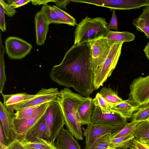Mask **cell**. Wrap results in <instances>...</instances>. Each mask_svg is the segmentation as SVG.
Segmentation results:
<instances>
[{"mask_svg":"<svg viewBox=\"0 0 149 149\" xmlns=\"http://www.w3.org/2000/svg\"><path fill=\"white\" fill-rule=\"evenodd\" d=\"M49 76L59 85L72 87L83 97H89L95 89L88 42L72 46L61 63L52 67Z\"/></svg>","mask_w":149,"mask_h":149,"instance_id":"cell-1","label":"cell"},{"mask_svg":"<svg viewBox=\"0 0 149 149\" xmlns=\"http://www.w3.org/2000/svg\"><path fill=\"white\" fill-rule=\"evenodd\" d=\"M60 92L58 102L63 112L65 125L76 139L83 140L82 126L77 113L86 97L74 93L67 88L61 89Z\"/></svg>","mask_w":149,"mask_h":149,"instance_id":"cell-2","label":"cell"},{"mask_svg":"<svg viewBox=\"0 0 149 149\" xmlns=\"http://www.w3.org/2000/svg\"><path fill=\"white\" fill-rule=\"evenodd\" d=\"M105 19L86 17L77 24L74 32V45L88 42L105 37L110 30Z\"/></svg>","mask_w":149,"mask_h":149,"instance_id":"cell-3","label":"cell"},{"mask_svg":"<svg viewBox=\"0 0 149 149\" xmlns=\"http://www.w3.org/2000/svg\"><path fill=\"white\" fill-rule=\"evenodd\" d=\"M123 43L116 42L113 45L104 61L94 74L93 83L95 90L102 86L111 75L121 54Z\"/></svg>","mask_w":149,"mask_h":149,"instance_id":"cell-4","label":"cell"},{"mask_svg":"<svg viewBox=\"0 0 149 149\" xmlns=\"http://www.w3.org/2000/svg\"><path fill=\"white\" fill-rule=\"evenodd\" d=\"M44 116L48 140L54 144L55 140L65 125L63 112L58 102H49Z\"/></svg>","mask_w":149,"mask_h":149,"instance_id":"cell-5","label":"cell"},{"mask_svg":"<svg viewBox=\"0 0 149 149\" xmlns=\"http://www.w3.org/2000/svg\"><path fill=\"white\" fill-rule=\"evenodd\" d=\"M115 42L105 37L88 42L94 74L103 64Z\"/></svg>","mask_w":149,"mask_h":149,"instance_id":"cell-6","label":"cell"},{"mask_svg":"<svg viewBox=\"0 0 149 149\" xmlns=\"http://www.w3.org/2000/svg\"><path fill=\"white\" fill-rule=\"evenodd\" d=\"M60 93L58 88H42L35 94H29L25 92L16 94L4 95L2 94L3 103L8 110L13 113L19 106L22 104L32 100L39 96Z\"/></svg>","mask_w":149,"mask_h":149,"instance_id":"cell-7","label":"cell"},{"mask_svg":"<svg viewBox=\"0 0 149 149\" xmlns=\"http://www.w3.org/2000/svg\"><path fill=\"white\" fill-rule=\"evenodd\" d=\"M128 99L139 107L149 104V75L134 79L130 86Z\"/></svg>","mask_w":149,"mask_h":149,"instance_id":"cell-8","label":"cell"},{"mask_svg":"<svg viewBox=\"0 0 149 149\" xmlns=\"http://www.w3.org/2000/svg\"><path fill=\"white\" fill-rule=\"evenodd\" d=\"M5 52L11 59L21 60L31 52L32 45L18 37L9 36L5 41Z\"/></svg>","mask_w":149,"mask_h":149,"instance_id":"cell-9","label":"cell"},{"mask_svg":"<svg viewBox=\"0 0 149 149\" xmlns=\"http://www.w3.org/2000/svg\"><path fill=\"white\" fill-rule=\"evenodd\" d=\"M82 127L86 138L85 146L84 149H90L99 138L108 134H116L123 127L91 124L88 125L86 129Z\"/></svg>","mask_w":149,"mask_h":149,"instance_id":"cell-10","label":"cell"},{"mask_svg":"<svg viewBox=\"0 0 149 149\" xmlns=\"http://www.w3.org/2000/svg\"><path fill=\"white\" fill-rule=\"evenodd\" d=\"M49 103L42 104L37 112L33 116L27 118H13L14 128L16 135L15 138L21 139L33 128L44 116Z\"/></svg>","mask_w":149,"mask_h":149,"instance_id":"cell-11","label":"cell"},{"mask_svg":"<svg viewBox=\"0 0 149 149\" xmlns=\"http://www.w3.org/2000/svg\"><path fill=\"white\" fill-rule=\"evenodd\" d=\"M127 119L119 113L111 111L109 113H102L100 109L94 106L91 120V124L124 127Z\"/></svg>","mask_w":149,"mask_h":149,"instance_id":"cell-12","label":"cell"},{"mask_svg":"<svg viewBox=\"0 0 149 149\" xmlns=\"http://www.w3.org/2000/svg\"><path fill=\"white\" fill-rule=\"evenodd\" d=\"M15 113L9 111L0 101V119L4 136L9 143L16 137L13 123Z\"/></svg>","mask_w":149,"mask_h":149,"instance_id":"cell-13","label":"cell"},{"mask_svg":"<svg viewBox=\"0 0 149 149\" xmlns=\"http://www.w3.org/2000/svg\"><path fill=\"white\" fill-rule=\"evenodd\" d=\"M34 23L36 44L38 46L43 45L46 39L49 24L40 10L35 15Z\"/></svg>","mask_w":149,"mask_h":149,"instance_id":"cell-14","label":"cell"},{"mask_svg":"<svg viewBox=\"0 0 149 149\" xmlns=\"http://www.w3.org/2000/svg\"><path fill=\"white\" fill-rule=\"evenodd\" d=\"M54 145L57 149H81L77 140L67 129L62 128L56 138Z\"/></svg>","mask_w":149,"mask_h":149,"instance_id":"cell-15","label":"cell"},{"mask_svg":"<svg viewBox=\"0 0 149 149\" xmlns=\"http://www.w3.org/2000/svg\"><path fill=\"white\" fill-rule=\"evenodd\" d=\"M41 139L48 140L44 116L20 140L33 142L39 141Z\"/></svg>","mask_w":149,"mask_h":149,"instance_id":"cell-16","label":"cell"},{"mask_svg":"<svg viewBox=\"0 0 149 149\" xmlns=\"http://www.w3.org/2000/svg\"><path fill=\"white\" fill-rule=\"evenodd\" d=\"M139 107L128 99L119 103L114 104L111 109V111L119 113L127 119L132 118L134 113L138 110Z\"/></svg>","mask_w":149,"mask_h":149,"instance_id":"cell-17","label":"cell"},{"mask_svg":"<svg viewBox=\"0 0 149 149\" xmlns=\"http://www.w3.org/2000/svg\"><path fill=\"white\" fill-rule=\"evenodd\" d=\"M94 106L93 99L86 97L85 101L79 108L77 114L82 125L91 124V120Z\"/></svg>","mask_w":149,"mask_h":149,"instance_id":"cell-18","label":"cell"},{"mask_svg":"<svg viewBox=\"0 0 149 149\" xmlns=\"http://www.w3.org/2000/svg\"><path fill=\"white\" fill-rule=\"evenodd\" d=\"M132 24L149 39V6L144 7L141 15L133 20Z\"/></svg>","mask_w":149,"mask_h":149,"instance_id":"cell-19","label":"cell"},{"mask_svg":"<svg viewBox=\"0 0 149 149\" xmlns=\"http://www.w3.org/2000/svg\"><path fill=\"white\" fill-rule=\"evenodd\" d=\"M60 95V92L59 93L47 94L39 96L22 104L18 107L15 111H17L31 106L41 105L52 102H58V98Z\"/></svg>","mask_w":149,"mask_h":149,"instance_id":"cell-20","label":"cell"},{"mask_svg":"<svg viewBox=\"0 0 149 149\" xmlns=\"http://www.w3.org/2000/svg\"><path fill=\"white\" fill-rule=\"evenodd\" d=\"M106 38L115 42H129L134 40L135 38V35L127 31L108 32L105 37Z\"/></svg>","mask_w":149,"mask_h":149,"instance_id":"cell-21","label":"cell"},{"mask_svg":"<svg viewBox=\"0 0 149 149\" xmlns=\"http://www.w3.org/2000/svg\"><path fill=\"white\" fill-rule=\"evenodd\" d=\"M134 136L135 138L149 147V122L146 121L139 123L137 125Z\"/></svg>","mask_w":149,"mask_h":149,"instance_id":"cell-22","label":"cell"},{"mask_svg":"<svg viewBox=\"0 0 149 149\" xmlns=\"http://www.w3.org/2000/svg\"><path fill=\"white\" fill-rule=\"evenodd\" d=\"M44 18L49 23L59 24H64L52 8V6L48 4L41 6L40 10Z\"/></svg>","mask_w":149,"mask_h":149,"instance_id":"cell-23","label":"cell"},{"mask_svg":"<svg viewBox=\"0 0 149 149\" xmlns=\"http://www.w3.org/2000/svg\"><path fill=\"white\" fill-rule=\"evenodd\" d=\"M20 140L22 144L27 149H57L54 144L42 139L33 142Z\"/></svg>","mask_w":149,"mask_h":149,"instance_id":"cell-24","label":"cell"},{"mask_svg":"<svg viewBox=\"0 0 149 149\" xmlns=\"http://www.w3.org/2000/svg\"><path fill=\"white\" fill-rule=\"evenodd\" d=\"M135 138L134 134H130L115 139H110L111 146L115 149L129 148L130 143Z\"/></svg>","mask_w":149,"mask_h":149,"instance_id":"cell-25","label":"cell"},{"mask_svg":"<svg viewBox=\"0 0 149 149\" xmlns=\"http://www.w3.org/2000/svg\"><path fill=\"white\" fill-rule=\"evenodd\" d=\"M5 48L2 44L1 34L0 33V93L3 94V91L6 81L7 77L5 71L4 54Z\"/></svg>","mask_w":149,"mask_h":149,"instance_id":"cell-26","label":"cell"},{"mask_svg":"<svg viewBox=\"0 0 149 149\" xmlns=\"http://www.w3.org/2000/svg\"><path fill=\"white\" fill-rule=\"evenodd\" d=\"M94 106L99 108L102 113H109L114 104L110 103L104 98L99 93H97L93 99Z\"/></svg>","mask_w":149,"mask_h":149,"instance_id":"cell-27","label":"cell"},{"mask_svg":"<svg viewBox=\"0 0 149 149\" xmlns=\"http://www.w3.org/2000/svg\"><path fill=\"white\" fill-rule=\"evenodd\" d=\"M131 122L140 123L149 120V104L139 107L134 112L132 118Z\"/></svg>","mask_w":149,"mask_h":149,"instance_id":"cell-28","label":"cell"},{"mask_svg":"<svg viewBox=\"0 0 149 149\" xmlns=\"http://www.w3.org/2000/svg\"><path fill=\"white\" fill-rule=\"evenodd\" d=\"M108 102L116 104L123 100L118 95L117 93L110 88L103 87L98 93Z\"/></svg>","mask_w":149,"mask_h":149,"instance_id":"cell-29","label":"cell"},{"mask_svg":"<svg viewBox=\"0 0 149 149\" xmlns=\"http://www.w3.org/2000/svg\"><path fill=\"white\" fill-rule=\"evenodd\" d=\"M41 105L33 106L17 111L15 113V118L17 119L29 118L37 112Z\"/></svg>","mask_w":149,"mask_h":149,"instance_id":"cell-30","label":"cell"},{"mask_svg":"<svg viewBox=\"0 0 149 149\" xmlns=\"http://www.w3.org/2000/svg\"><path fill=\"white\" fill-rule=\"evenodd\" d=\"M52 7L60 19L64 24L73 26L77 25L76 20L73 17L62 9L57 8L55 5H53Z\"/></svg>","mask_w":149,"mask_h":149,"instance_id":"cell-31","label":"cell"},{"mask_svg":"<svg viewBox=\"0 0 149 149\" xmlns=\"http://www.w3.org/2000/svg\"><path fill=\"white\" fill-rule=\"evenodd\" d=\"M139 122L127 123L125 126L117 133L112 135L110 139H115L135 133L137 125Z\"/></svg>","mask_w":149,"mask_h":149,"instance_id":"cell-32","label":"cell"},{"mask_svg":"<svg viewBox=\"0 0 149 149\" xmlns=\"http://www.w3.org/2000/svg\"><path fill=\"white\" fill-rule=\"evenodd\" d=\"M112 134H106L97 139L90 149H115L111 146L110 139Z\"/></svg>","mask_w":149,"mask_h":149,"instance_id":"cell-33","label":"cell"},{"mask_svg":"<svg viewBox=\"0 0 149 149\" xmlns=\"http://www.w3.org/2000/svg\"><path fill=\"white\" fill-rule=\"evenodd\" d=\"M129 148L130 149H149V147L143 142L134 138L131 141Z\"/></svg>","mask_w":149,"mask_h":149,"instance_id":"cell-34","label":"cell"},{"mask_svg":"<svg viewBox=\"0 0 149 149\" xmlns=\"http://www.w3.org/2000/svg\"><path fill=\"white\" fill-rule=\"evenodd\" d=\"M0 5L3 7L5 14L8 17H12L13 16L17 11L15 8L6 3L3 0H0Z\"/></svg>","mask_w":149,"mask_h":149,"instance_id":"cell-35","label":"cell"},{"mask_svg":"<svg viewBox=\"0 0 149 149\" xmlns=\"http://www.w3.org/2000/svg\"><path fill=\"white\" fill-rule=\"evenodd\" d=\"M8 149H27L22 144L20 139L15 138L7 145Z\"/></svg>","mask_w":149,"mask_h":149,"instance_id":"cell-36","label":"cell"},{"mask_svg":"<svg viewBox=\"0 0 149 149\" xmlns=\"http://www.w3.org/2000/svg\"><path fill=\"white\" fill-rule=\"evenodd\" d=\"M7 3L15 8L20 7L31 2V0H7Z\"/></svg>","mask_w":149,"mask_h":149,"instance_id":"cell-37","label":"cell"},{"mask_svg":"<svg viewBox=\"0 0 149 149\" xmlns=\"http://www.w3.org/2000/svg\"><path fill=\"white\" fill-rule=\"evenodd\" d=\"M109 30L111 29L118 31L117 19L115 10H113L112 17L109 24L107 26Z\"/></svg>","mask_w":149,"mask_h":149,"instance_id":"cell-38","label":"cell"},{"mask_svg":"<svg viewBox=\"0 0 149 149\" xmlns=\"http://www.w3.org/2000/svg\"><path fill=\"white\" fill-rule=\"evenodd\" d=\"M5 13L2 6L0 5V28L3 32L6 31V24L5 20Z\"/></svg>","mask_w":149,"mask_h":149,"instance_id":"cell-39","label":"cell"},{"mask_svg":"<svg viewBox=\"0 0 149 149\" xmlns=\"http://www.w3.org/2000/svg\"><path fill=\"white\" fill-rule=\"evenodd\" d=\"M71 2V0H56L54 3L55 5L57 8L61 9V8L67 10L66 6Z\"/></svg>","mask_w":149,"mask_h":149,"instance_id":"cell-40","label":"cell"},{"mask_svg":"<svg viewBox=\"0 0 149 149\" xmlns=\"http://www.w3.org/2000/svg\"><path fill=\"white\" fill-rule=\"evenodd\" d=\"M54 0H31V2L33 5L39 6L41 5H42L47 4V3L49 2H54Z\"/></svg>","mask_w":149,"mask_h":149,"instance_id":"cell-41","label":"cell"},{"mask_svg":"<svg viewBox=\"0 0 149 149\" xmlns=\"http://www.w3.org/2000/svg\"><path fill=\"white\" fill-rule=\"evenodd\" d=\"M4 133L1 124H0V143L6 145L4 137Z\"/></svg>","mask_w":149,"mask_h":149,"instance_id":"cell-42","label":"cell"},{"mask_svg":"<svg viewBox=\"0 0 149 149\" xmlns=\"http://www.w3.org/2000/svg\"><path fill=\"white\" fill-rule=\"evenodd\" d=\"M143 51L146 56L149 60V41L144 48Z\"/></svg>","mask_w":149,"mask_h":149,"instance_id":"cell-43","label":"cell"},{"mask_svg":"<svg viewBox=\"0 0 149 149\" xmlns=\"http://www.w3.org/2000/svg\"><path fill=\"white\" fill-rule=\"evenodd\" d=\"M0 149H8L7 146L0 143Z\"/></svg>","mask_w":149,"mask_h":149,"instance_id":"cell-44","label":"cell"},{"mask_svg":"<svg viewBox=\"0 0 149 149\" xmlns=\"http://www.w3.org/2000/svg\"><path fill=\"white\" fill-rule=\"evenodd\" d=\"M148 121L149 122V120Z\"/></svg>","mask_w":149,"mask_h":149,"instance_id":"cell-45","label":"cell"}]
</instances>
